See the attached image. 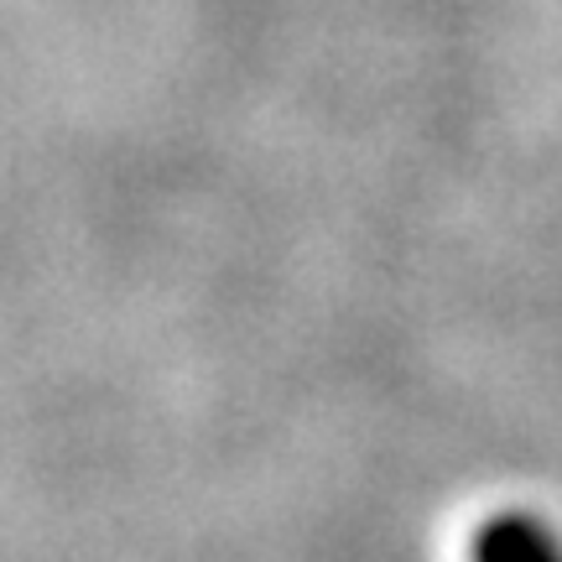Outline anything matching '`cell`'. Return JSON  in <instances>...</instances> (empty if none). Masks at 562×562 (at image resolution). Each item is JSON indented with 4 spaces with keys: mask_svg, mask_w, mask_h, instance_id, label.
I'll list each match as a JSON object with an SVG mask.
<instances>
[{
    "mask_svg": "<svg viewBox=\"0 0 562 562\" xmlns=\"http://www.w3.org/2000/svg\"><path fill=\"white\" fill-rule=\"evenodd\" d=\"M469 562H562V537L526 510H501L469 537Z\"/></svg>",
    "mask_w": 562,
    "mask_h": 562,
    "instance_id": "6da1fadb",
    "label": "cell"
}]
</instances>
